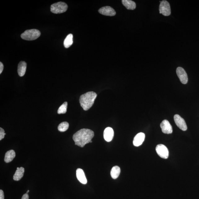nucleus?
<instances>
[{"label": "nucleus", "mask_w": 199, "mask_h": 199, "mask_svg": "<svg viewBox=\"0 0 199 199\" xmlns=\"http://www.w3.org/2000/svg\"><path fill=\"white\" fill-rule=\"evenodd\" d=\"M68 8V5L66 3L60 2L51 5V11L55 14H60L65 12L67 11Z\"/></svg>", "instance_id": "4"}, {"label": "nucleus", "mask_w": 199, "mask_h": 199, "mask_svg": "<svg viewBox=\"0 0 199 199\" xmlns=\"http://www.w3.org/2000/svg\"><path fill=\"white\" fill-rule=\"evenodd\" d=\"M6 134L5 133V130L2 128H0V140H1L5 137Z\"/></svg>", "instance_id": "22"}, {"label": "nucleus", "mask_w": 199, "mask_h": 199, "mask_svg": "<svg viewBox=\"0 0 199 199\" xmlns=\"http://www.w3.org/2000/svg\"><path fill=\"white\" fill-rule=\"evenodd\" d=\"M4 194L2 190H0V199H4Z\"/></svg>", "instance_id": "23"}, {"label": "nucleus", "mask_w": 199, "mask_h": 199, "mask_svg": "<svg viewBox=\"0 0 199 199\" xmlns=\"http://www.w3.org/2000/svg\"><path fill=\"white\" fill-rule=\"evenodd\" d=\"M159 12L165 16H169L171 13L170 5L166 1H161L159 5Z\"/></svg>", "instance_id": "5"}, {"label": "nucleus", "mask_w": 199, "mask_h": 199, "mask_svg": "<svg viewBox=\"0 0 199 199\" xmlns=\"http://www.w3.org/2000/svg\"><path fill=\"white\" fill-rule=\"evenodd\" d=\"M122 4L128 10H133L136 8V5L134 2L130 0H122Z\"/></svg>", "instance_id": "17"}, {"label": "nucleus", "mask_w": 199, "mask_h": 199, "mask_svg": "<svg viewBox=\"0 0 199 199\" xmlns=\"http://www.w3.org/2000/svg\"><path fill=\"white\" fill-rule=\"evenodd\" d=\"M99 12L101 14L107 16H113L116 15V11L110 7L107 6L101 8L99 10Z\"/></svg>", "instance_id": "10"}, {"label": "nucleus", "mask_w": 199, "mask_h": 199, "mask_svg": "<svg viewBox=\"0 0 199 199\" xmlns=\"http://www.w3.org/2000/svg\"><path fill=\"white\" fill-rule=\"evenodd\" d=\"M161 127L162 131L166 134H170L173 132L172 127L169 121L167 120H164L161 122Z\"/></svg>", "instance_id": "9"}, {"label": "nucleus", "mask_w": 199, "mask_h": 199, "mask_svg": "<svg viewBox=\"0 0 199 199\" xmlns=\"http://www.w3.org/2000/svg\"><path fill=\"white\" fill-rule=\"evenodd\" d=\"M114 135V130L112 128L107 127L105 129L104 132V138L107 142H110L112 141Z\"/></svg>", "instance_id": "12"}, {"label": "nucleus", "mask_w": 199, "mask_h": 199, "mask_svg": "<svg viewBox=\"0 0 199 199\" xmlns=\"http://www.w3.org/2000/svg\"><path fill=\"white\" fill-rule=\"evenodd\" d=\"M29 192V190H28V191H27V192H26V194H28V193Z\"/></svg>", "instance_id": "26"}, {"label": "nucleus", "mask_w": 199, "mask_h": 199, "mask_svg": "<svg viewBox=\"0 0 199 199\" xmlns=\"http://www.w3.org/2000/svg\"><path fill=\"white\" fill-rule=\"evenodd\" d=\"M73 36L71 34H68L64 40V44L65 47L66 48H69L73 44Z\"/></svg>", "instance_id": "18"}, {"label": "nucleus", "mask_w": 199, "mask_h": 199, "mask_svg": "<svg viewBox=\"0 0 199 199\" xmlns=\"http://www.w3.org/2000/svg\"><path fill=\"white\" fill-rule=\"evenodd\" d=\"M94 136L92 130L88 129H82L73 135V139L75 145L83 148L86 144L90 143Z\"/></svg>", "instance_id": "1"}, {"label": "nucleus", "mask_w": 199, "mask_h": 199, "mask_svg": "<svg viewBox=\"0 0 199 199\" xmlns=\"http://www.w3.org/2000/svg\"><path fill=\"white\" fill-rule=\"evenodd\" d=\"M15 151L13 150H9L5 154L4 161L7 163L11 162L15 158Z\"/></svg>", "instance_id": "16"}, {"label": "nucleus", "mask_w": 199, "mask_h": 199, "mask_svg": "<svg viewBox=\"0 0 199 199\" xmlns=\"http://www.w3.org/2000/svg\"><path fill=\"white\" fill-rule=\"evenodd\" d=\"M176 73L181 83L186 84L188 81V77L186 72L182 68L179 67L177 68Z\"/></svg>", "instance_id": "7"}, {"label": "nucleus", "mask_w": 199, "mask_h": 199, "mask_svg": "<svg viewBox=\"0 0 199 199\" xmlns=\"http://www.w3.org/2000/svg\"><path fill=\"white\" fill-rule=\"evenodd\" d=\"M24 172V169L23 167H17L16 171L13 175V179L15 181H18L23 176Z\"/></svg>", "instance_id": "14"}, {"label": "nucleus", "mask_w": 199, "mask_h": 199, "mask_svg": "<svg viewBox=\"0 0 199 199\" xmlns=\"http://www.w3.org/2000/svg\"><path fill=\"white\" fill-rule=\"evenodd\" d=\"M175 124L178 127L183 131H186L187 129V127L186 122L184 119L181 117L179 115H175L174 117Z\"/></svg>", "instance_id": "8"}, {"label": "nucleus", "mask_w": 199, "mask_h": 199, "mask_svg": "<svg viewBox=\"0 0 199 199\" xmlns=\"http://www.w3.org/2000/svg\"><path fill=\"white\" fill-rule=\"evenodd\" d=\"M21 199H29V195L27 194H25L23 195Z\"/></svg>", "instance_id": "25"}, {"label": "nucleus", "mask_w": 199, "mask_h": 199, "mask_svg": "<svg viewBox=\"0 0 199 199\" xmlns=\"http://www.w3.org/2000/svg\"><path fill=\"white\" fill-rule=\"evenodd\" d=\"M97 96L96 93L93 91H89L80 96V104L84 110L87 111L92 106Z\"/></svg>", "instance_id": "2"}, {"label": "nucleus", "mask_w": 199, "mask_h": 199, "mask_svg": "<svg viewBox=\"0 0 199 199\" xmlns=\"http://www.w3.org/2000/svg\"><path fill=\"white\" fill-rule=\"evenodd\" d=\"M120 173V169L118 166H115L111 171V175L112 178L116 179L118 178Z\"/></svg>", "instance_id": "19"}, {"label": "nucleus", "mask_w": 199, "mask_h": 199, "mask_svg": "<svg viewBox=\"0 0 199 199\" xmlns=\"http://www.w3.org/2000/svg\"><path fill=\"white\" fill-rule=\"evenodd\" d=\"M40 35L41 33L39 30L33 29L25 31L21 34V37L23 40L33 41L37 39Z\"/></svg>", "instance_id": "3"}, {"label": "nucleus", "mask_w": 199, "mask_h": 199, "mask_svg": "<svg viewBox=\"0 0 199 199\" xmlns=\"http://www.w3.org/2000/svg\"><path fill=\"white\" fill-rule=\"evenodd\" d=\"M27 64L24 61H21L18 64L17 72L20 77H23L26 73Z\"/></svg>", "instance_id": "15"}, {"label": "nucleus", "mask_w": 199, "mask_h": 199, "mask_svg": "<svg viewBox=\"0 0 199 199\" xmlns=\"http://www.w3.org/2000/svg\"><path fill=\"white\" fill-rule=\"evenodd\" d=\"M4 68V66L1 62H0V74H1Z\"/></svg>", "instance_id": "24"}, {"label": "nucleus", "mask_w": 199, "mask_h": 199, "mask_svg": "<svg viewBox=\"0 0 199 199\" xmlns=\"http://www.w3.org/2000/svg\"><path fill=\"white\" fill-rule=\"evenodd\" d=\"M76 175H77L78 180L82 184H86L87 179L82 169L80 168L77 169L76 171Z\"/></svg>", "instance_id": "13"}, {"label": "nucleus", "mask_w": 199, "mask_h": 199, "mask_svg": "<svg viewBox=\"0 0 199 199\" xmlns=\"http://www.w3.org/2000/svg\"><path fill=\"white\" fill-rule=\"evenodd\" d=\"M69 124L67 122L61 123L58 126V130L60 132H63L66 131L69 128Z\"/></svg>", "instance_id": "20"}, {"label": "nucleus", "mask_w": 199, "mask_h": 199, "mask_svg": "<svg viewBox=\"0 0 199 199\" xmlns=\"http://www.w3.org/2000/svg\"><path fill=\"white\" fill-rule=\"evenodd\" d=\"M156 151L160 157L162 158L166 159L169 155L168 149L166 146L163 144H159L156 148Z\"/></svg>", "instance_id": "6"}, {"label": "nucleus", "mask_w": 199, "mask_h": 199, "mask_svg": "<svg viewBox=\"0 0 199 199\" xmlns=\"http://www.w3.org/2000/svg\"><path fill=\"white\" fill-rule=\"evenodd\" d=\"M67 106L68 103L67 102H64L58 108L57 111L58 114H65L67 112Z\"/></svg>", "instance_id": "21"}, {"label": "nucleus", "mask_w": 199, "mask_h": 199, "mask_svg": "<svg viewBox=\"0 0 199 199\" xmlns=\"http://www.w3.org/2000/svg\"><path fill=\"white\" fill-rule=\"evenodd\" d=\"M145 135L143 133L140 132L138 134L134 137L133 144L135 146L141 145L145 140Z\"/></svg>", "instance_id": "11"}]
</instances>
